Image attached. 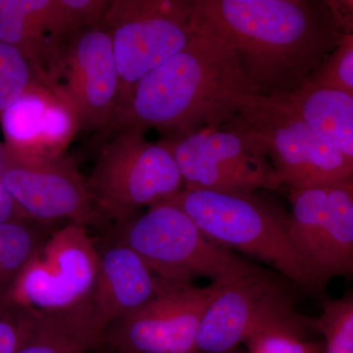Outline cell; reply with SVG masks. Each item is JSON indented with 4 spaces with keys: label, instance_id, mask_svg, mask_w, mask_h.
<instances>
[{
    "label": "cell",
    "instance_id": "cell-1",
    "mask_svg": "<svg viewBox=\"0 0 353 353\" xmlns=\"http://www.w3.org/2000/svg\"><path fill=\"white\" fill-rule=\"evenodd\" d=\"M192 23L231 44L255 94H290L343 39L327 1L194 0Z\"/></svg>",
    "mask_w": 353,
    "mask_h": 353
},
{
    "label": "cell",
    "instance_id": "cell-2",
    "mask_svg": "<svg viewBox=\"0 0 353 353\" xmlns=\"http://www.w3.org/2000/svg\"><path fill=\"white\" fill-rule=\"evenodd\" d=\"M182 50L143 77L116 126L155 128L167 137L224 126L256 94L231 44L190 21Z\"/></svg>",
    "mask_w": 353,
    "mask_h": 353
},
{
    "label": "cell",
    "instance_id": "cell-3",
    "mask_svg": "<svg viewBox=\"0 0 353 353\" xmlns=\"http://www.w3.org/2000/svg\"><path fill=\"white\" fill-rule=\"evenodd\" d=\"M165 201L182 209L218 245L268 265L306 292L324 290L290 236L289 218L267 208L253 192L183 189Z\"/></svg>",
    "mask_w": 353,
    "mask_h": 353
},
{
    "label": "cell",
    "instance_id": "cell-4",
    "mask_svg": "<svg viewBox=\"0 0 353 353\" xmlns=\"http://www.w3.org/2000/svg\"><path fill=\"white\" fill-rule=\"evenodd\" d=\"M116 241L129 246L157 277L170 282L205 277L229 283L266 270L208 239L187 213L166 201L119 225Z\"/></svg>",
    "mask_w": 353,
    "mask_h": 353
},
{
    "label": "cell",
    "instance_id": "cell-5",
    "mask_svg": "<svg viewBox=\"0 0 353 353\" xmlns=\"http://www.w3.org/2000/svg\"><path fill=\"white\" fill-rule=\"evenodd\" d=\"M88 190L101 220L117 226L143 206L168 201L185 183L175 158L161 143H150L143 130L118 127L104 134Z\"/></svg>",
    "mask_w": 353,
    "mask_h": 353
},
{
    "label": "cell",
    "instance_id": "cell-6",
    "mask_svg": "<svg viewBox=\"0 0 353 353\" xmlns=\"http://www.w3.org/2000/svg\"><path fill=\"white\" fill-rule=\"evenodd\" d=\"M225 125L252 132L268 155L279 185L290 190L353 180V161L320 136L280 95H253Z\"/></svg>",
    "mask_w": 353,
    "mask_h": 353
},
{
    "label": "cell",
    "instance_id": "cell-7",
    "mask_svg": "<svg viewBox=\"0 0 353 353\" xmlns=\"http://www.w3.org/2000/svg\"><path fill=\"white\" fill-rule=\"evenodd\" d=\"M43 85L71 114L77 131L105 134L115 129L119 78L102 26L80 30L58 44Z\"/></svg>",
    "mask_w": 353,
    "mask_h": 353
},
{
    "label": "cell",
    "instance_id": "cell-8",
    "mask_svg": "<svg viewBox=\"0 0 353 353\" xmlns=\"http://www.w3.org/2000/svg\"><path fill=\"white\" fill-rule=\"evenodd\" d=\"M192 13L194 1L188 0H110L101 26L119 78L118 112L143 77L187 46Z\"/></svg>",
    "mask_w": 353,
    "mask_h": 353
},
{
    "label": "cell",
    "instance_id": "cell-9",
    "mask_svg": "<svg viewBox=\"0 0 353 353\" xmlns=\"http://www.w3.org/2000/svg\"><path fill=\"white\" fill-rule=\"evenodd\" d=\"M287 282L266 269L224 283L202 318L197 353L230 352L270 330H287L304 338L312 320L296 312Z\"/></svg>",
    "mask_w": 353,
    "mask_h": 353
},
{
    "label": "cell",
    "instance_id": "cell-10",
    "mask_svg": "<svg viewBox=\"0 0 353 353\" xmlns=\"http://www.w3.org/2000/svg\"><path fill=\"white\" fill-rule=\"evenodd\" d=\"M161 143L175 158L183 189L250 194L280 185L263 146L241 128L224 125Z\"/></svg>",
    "mask_w": 353,
    "mask_h": 353
},
{
    "label": "cell",
    "instance_id": "cell-11",
    "mask_svg": "<svg viewBox=\"0 0 353 353\" xmlns=\"http://www.w3.org/2000/svg\"><path fill=\"white\" fill-rule=\"evenodd\" d=\"M0 182L26 219L48 224L69 220L88 226L101 221L87 179L62 155H44L0 143Z\"/></svg>",
    "mask_w": 353,
    "mask_h": 353
},
{
    "label": "cell",
    "instance_id": "cell-12",
    "mask_svg": "<svg viewBox=\"0 0 353 353\" xmlns=\"http://www.w3.org/2000/svg\"><path fill=\"white\" fill-rule=\"evenodd\" d=\"M161 279V278H160ZM224 283L205 288L161 279L143 307L111 324L106 353H197L196 339L206 309Z\"/></svg>",
    "mask_w": 353,
    "mask_h": 353
},
{
    "label": "cell",
    "instance_id": "cell-13",
    "mask_svg": "<svg viewBox=\"0 0 353 353\" xmlns=\"http://www.w3.org/2000/svg\"><path fill=\"white\" fill-rule=\"evenodd\" d=\"M99 250L87 226L70 222L48 236L16 285L12 301L37 310L71 307L90 296Z\"/></svg>",
    "mask_w": 353,
    "mask_h": 353
},
{
    "label": "cell",
    "instance_id": "cell-14",
    "mask_svg": "<svg viewBox=\"0 0 353 353\" xmlns=\"http://www.w3.org/2000/svg\"><path fill=\"white\" fill-rule=\"evenodd\" d=\"M161 279L143 259L123 243L99 250V271L92 301L103 324H111L143 307L154 297Z\"/></svg>",
    "mask_w": 353,
    "mask_h": 353
},
{
    "label": "cell",
    "instance_id": "cell-15",
    "mask_svg": "<svg viewBox=\"0 0 353 353\" xmlns=\"http://www.w3.org/2000/svg\"><path fill=\"white\" fill-rule=\"evenodd\" d=\"M69 36L62 0H0V41L24 55L41 85L53 50Z\"/></svg>",
    "mask_w": 353,
    "mask_h": 353
},
{
    "label": "cell",
    "instance_id": "cell-16",
    "mask_svg": "<svg viewBox=\"0 0 353 353\" xmlns=\"http://www.w3.org/2000/svg\"><path fill=\"white\" fill-rule=\"evenodd\" d=\"M106 331L90 296L71 307L37 310L34 329L16 353L101 352Z\"/></svg>",
    "mask_w": 353,
    "mask_h": 353
},
{
    "label": "cell",
    "instance_id": "cell-17",
    "mask_svg": "<svg viewBox=\"0 0 353 353\" xmlns=\"http://www.w3.org/2000/svg\"><path fill=\"white\" fill-rule=\"evenodd\" d=\"M281 97L320 136L353 161V92L308 81Z\"/></svg>",
    "mask_w": 353,
    "mask_h": 353
},
{
    "label": "cell",
    "instance_id": "cell-18",
    "mask_svg": "<svg viewBox=\"0 0 353 353\" xmlns=\"http://www.w3.org/2000/svg\"><path fill=\"white\" fill-rule=\"evenodd\" d=\"M321 277L353 278V180L329 185Z\"/></svg>",
    "mask_w": 353,
    "mask_h": 353
},
{
    "label": "cell",
    "instance_id": "cell-19",
    "mask_svg": "<svg viewBox=\"0 0 353 353\" xmlns=\"http://www.w3.org/2000/svg\"><path fill=\"white\" fill-rule=\"evenodd\" d=\"M329 185L290 190V236L323 289V241L327 216Z\"/></svg>",
    "mask_w": 353,
    "mask_h": 353
},
{
    "label": "cell",
    "instance_id": "cell-20",
    "mask_svg": "<svg viewBox=\"0 0 353 353\" xmlns=\"http://www.w3.org/2000/svg\"><path fill=\"white\" fill-rule=\"evenodd\" d=\"M50 234L46 224L34 221L0 224V306L14 303V290L23 271Z\"/></svg>",
    "mask_w": 353,
    "mask_h": 353
},
{
    "label": "cell",
    "instance_id": "cell-21",
    "mask_svg": "<svg viewBox=\"0 0 353 353\" xmlns=\"http://www.w3.org/2000/svg\"><path fill=\"white\" fill-rule=\"evenodd\" d=\"M43 87L24 55L0 41V123L23 97Z\"/></svg>",
    "mask_w": 353,
    "mask_h": 353
},
{
    "label": "cell",
    "instance_id": "cell-22",
    "mask_svg": "<svg viewBox=\"0 0 353 353\" xmlns=\"http://www.w3.org/2000/svg\"><path fill=\"white\" fill-rule=\"evenodd\" d=\"M312 325L324 336V353H353V290L325 301Z\"/></svg>",
    "mask_w": 353,
    "mask_h": 353
},
{
    "label": "cell",
    "instance_id": "cell-23",
    "mask_svg": "<svg viewBox=\"0 0 353 353\" xmlns=\"http://www.w3.org/2000/svg\"><path fill=\"white\" fill-rule=\"evenodd\" d=\"M309 81L353 92V34L343 37Z\"/></svg>",
    "mask_w": 353,
    "mask_h": 353
},
{
    "label": "cell",
    "instance_id": "cell-24",
    "mask_svg": "<svg viewBox=\"0 0 353 353\" xmlns=\"http://www.w3.org/2000/svg\"><path fill=\"white\" fill-rule=\"evenodd\" d=\"M36 309L16 303L0 306V353H16L31 334Z\"/></svg>",
    "mask_w": 353,
    "mask_h": 353
},
{
    "label": "cell",
    "instance_id": "cell-25",
    "mask_svg": "<svg viewBox=\"0 0 353 353\" xmlns=\"http://www.w3.org/2000/svg\"><path fill=\"white\" fill-rule=\"evenodd\" d=\"M246 353H324L317 343L303 340L287 330H270L256 334L246 341Z\"/></svg>",
    "mask_w": 353,
    "mask_h": 353
},
{
    "label": "cell",
    "instance_id": "cell-26",
    "mask_svg": "<svg viewBox=\"0 0 353 353\" xmlns=\"http://www.w3.org/2000/svg\"><path fill=\"white\" fill-rule=\"evenodd\" d=\"M26 219L17 204L0 182V224Z\"/></svg>",
    "mask_w": 353,
    "mask_h": 353
},
{
    "label": "cell",
    "instance_id": "cell-27",
    "mask_svg": "<svg viewBox=\"0 0 353 353\" xmlns=\"http://www.w3.org/2000/svg\"><path fill=\"white\" fill-rule=\"evenodd\" d=\"M226 353H240V352H236V350H232V352H226Z\"/></svg>",
    "mask_w": 353,
    "mask_h": 353
}]
</instances>
